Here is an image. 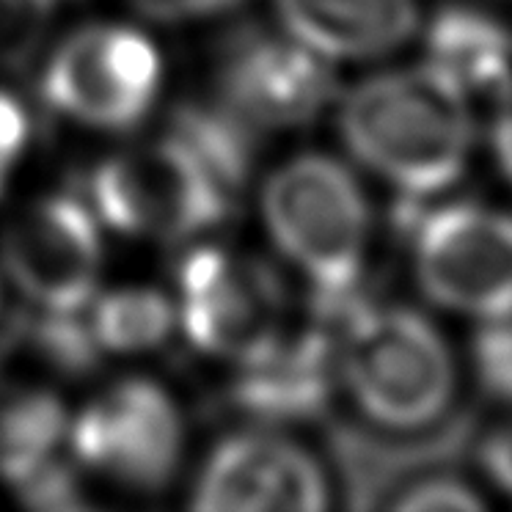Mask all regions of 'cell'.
<instances>
[{"label": "cell", "instance_id": "d6986e66", "mask_svg": "<svg viewBox=\"0 0 512 512\" xmlns=\"http://www.w3.org/2000/svg\"><path fill=\"white\" fill-rule=\"evenodd\" d=\"M56 0H0V67H23L45 36Z\"/></svg>", "mask_w": 512, "mask_h": 512}, {"label": "cell", "instance_id": "d4e9b609", "mask_svg": "<svg viewBox=\"0 0 512 512\" xmlns=\"http://www.w3.org/2000/svg\"><path fill=\"white\" fill-rule=\"evenodd\" d=\"M479 457H482V466L488 471V477L504 493L512 496V427L490 433L479 444Z\"/></svg>", "mask_w": 512, "mask_h": 512}, {"label": "cell", "instance_id": "9a60e30c", "mask_svg": "<svg viewBox=\"0 0 512 512\" xmlns=\"http://www.w3.org/2000/svg\"><path fill=\"white\" fill-rule=\"evenodd\" d=\"M427 67L444 75L471 105L512 94V34L474 6H446L427 31Z\"/></svg>", "mask_w": 512, "mask_h": 512}, {"label": "cell", "instance_id": "8fae6325", "mask_svg": "<svg viewBox=\"0 0 512 512\" xmlns=\"http://www.w3.org/2000/svg\"><path fill=\"white\" fill-rule=\"evenodd\" d=\"M328 482L306 449L273 433L226 438L204 463L193 507L218 512H317Z\"/></svg>", "mask_w": 512, "mask_h": 512}, {"label": "cell", "instance_id": "8992f818", "mask_svg": "<svg viewBox=\"0 0 512 512\" xmlns=\"http://www.w3.org/2000/svg\"><path fill=\"white\" fill-rule=\"evenodd\" d=\"M177 284L185 334L210 356L245 364L287 328L281 279L256 259L199 248L179 262Z\"/></svg>", "mask_w": 512, "mask_h": 512}, {"label": "cell", "instance_id": "cb8c5ba5", "mask_svg": "<svg viewBox=\"0 0 512 512\" xmlns=\"http://www.w3.org/2000/svg\"><path fill=\"white\" fill-rule=\"evenodd\" d=\"M135 9L152 20L163 23H182V20H199V17H212L226 9L237 6L240 0H127Z\"/></svg>", "mask_w": 512, "mask_h": 512}, {"label": "cell", "instance_id": "44dd1931", "mask_svg": "<svg viewBox=\"0 0 512 512\" xmlns=\"http://www.w3.org/2000/svg\"><path fill=\"white\" fill-rule=\"evenodd\" d=\"M391 510L405 512H441V510H482L485 501L468 482H463L449 471H435L430 477H422L405 488L397 499L389 504Z\"/></svg>", "mask_w": 512, "mask_h": 512}, {"label": "cell", "instance_id": "603a6c76", "mask_svg": "<svg viewBox=\"0 0 512 512\" xmlns=\"http://www.w3.org/2000/svg\"><path fill=\"white\" fill-rule=\"evenodd\" d=\"M25 133H28V122L23 108L9 94L0 91V190L23 155Z\"/></svg>", "mask_w": 512, "mask_h": 512}, {"label": "cell", "instance_id": "7c38bea8", "mask_svg": "<svg viewBox=\"0 0 512 512\" xmlns=\"http://www.w3.org/2000/svg\"><path fill=\"white\" fill-rule=\"evenodd\" d=\"M339 380L336 334L320 314L312 323L284 334L262 353L240 364L237 378L226 386V411L248 422L276 427L317 419L328 408Z\"/></svg>", "mask_w": 512, "mask_h": 512}, {"label": "cell", "instance_id": "5bb4252c", "mask_svg": "<svg viewBox=\"0 0 512 512\" xmlns=\"http://www.w3.org/2000/svg\"><path fill=\"white\" fill-rule=\"evenodd\" d=\"M281 23L325 58H375L416 31V0H276Z\"/></svg>", "mask_w": 512, "mask_h": 512}, {"label": "cell", "instance_id": "7402d4cb", "mask_svg": "<svg viewBox=\"0 0 512 512\" xmlns=\"http://www.w3.org/2000/svg\"><path fill=\"white\" fill-rule=\"evenodd\" d=\"M25 504L39 510H83L89 507V499L83 493L75 471L64 463H56L53 457L36 466L31 474L14 482Z\"/></svg>", "mask_w": 512, "mask_h": 512}, {"label": "cell", "instance_id": "52a82bcc", "mask_svg": "<svg viewBox=\"0 0 512 512\" xmlns=\"http://www.w3.org/2000/svg\"><path fill=\"white\" fill-rule=\"evenodd\" d=\"M160 86V58L146 36L119 25H91L69 36L47 61L45 100L69 119L127 130L146 116Z\"/></svg>", "mask_w": 512, "mask_h": 512}, {"label": "cell", "instance_id": "277c9868", "mask_svg": "<svg viewBox=\"0 0 512 512\" xmlns=\"http://www.w3.org/2000/svg\"><path fill=\"white\" fill-rule=\"evenodd\" d=\"M89 188L113 229L166 243L218 226L234 204L174 135L113 155L94 171Z\"/></svg>", "mask_w": 512, "mask_h": 512}, {"label": "cell", "instance_id": "ac0fdd59", "mask_svg": "<svg viewBox=\"0 0 512 512\" xmlns=\"http://www.w3.org/2000/svg\"><path fill=\"white\" fill-rule=\"evenodd\" d=\"M174 317V303L163 292L116 290L94 306L89 320L100 347L135 353L166 342Z\"/></svg>", "mask_w": 512, "mask_h": 512}, {"label": "cell", "instance_id": "2e32d148", "mask_svg": "<svg viewBox=\"0 0 512 512\" xmlns=\"http://www.w3.org/2000/svg\"><path fill=\"white\" fill-rule=\"evenodd\" d=\"M168 135L188 146L229 199L237 201L254 171L259 130L226 102H182L168 119Z\"/></svg>", "mask_w": 512, "mask_h": 512}, {"label": "cell", "instance_id": "484cf974", "mask_svg": "<svg viewBox=\"0 0 512 512\" xmlns=\"http://www.w3.org/2000/svg\"><path fill=\"white\" fill-rule=\"evenodd\" d=\"M493 149L504 174L512 179V94L499 102V111L493 119Z\"/></svg>", "mask_w": 512, "mask_h": 512}, {"label": "cell", "instance_id": "9c48e42d", "mask_svg": "<svg viewBox=\"0 0 512 512\" xmlns=\"http://www.w3.org/2000/svg\"><path fill=\"white\" fill-rule=\"evenodd\" d=\"M336 91L328 58L295 36L243 28L221 47L218 97L256 130L314 122Z\"/></svg>", "mask_w": 512, "mask_h": 512}, {"label": "cell", "instance_id": "ffe728a7", "mask_svg": "<svg viewBox=\"0 0 512 512\" xmlns=\"http://www.w3.org/2000/svg\"><path fill=\"white\" fill-rule=\"evenodd\" d=\"M474 369L493 400L512 405V314L485 320L474 339Z\"/></svg>", "mask_w": 512, "mask_h": 512}, {"label": "cell", "instance_id": "6da1fadb", "mask_svg": "<svg viewBox=\"0 0 512 512\" xmlns=\"http://www.w3.org/2000/svg\"><path fill=\"white\" fill-rule=\"evenodd\" d=\"M347 149L408 199L449 188L474 144L471 102L433 67L397 69L358 83L339 108Z\"/></svg>", "mask_w": 512, "mask_h": 512}, {"label": "cell", "instance_id": "3957f363", "mask_svg": "<svg viewBox=\"0 0 512 512\" xmlns=\"http://www.w3.org/2000/svg\"><path fill=\"white\" fill-rule=\"evenodd\" d=\"M265 221L284 256L312 281L317 312H339L361 295L369 248V204L334 157L301 155L265 188Z\"/></svg>", "mask_w": 512, "mask_h": 512}, {"label": "cell", "instance_id": "4fadbf2b", "mask_svg": "<svg viewBox=\"0 0 512 512\" xmlns=\"http://www.w3.org/2000/svg\"><path fill=\"white\" fill-rule=\"evenodd\" d=\"M468 435H471V424L449 422L435 433L422 430L419 438L397 444V441L372 438L356 427H336L331 433V446H334L339 474L345 479L350 504L389 507L413 482L430 477L435 471H446V466L468 444Z\"/></svg>", "mask_w": 512, "mask_h": 512}, {"label": "cell", "instance_id": "e0dca14e", "mask_svg": "<svg viewBox=\"0 0 512 512\" xmlns=\"http://www.w3.org/2000/svg\"><path fill=\"white\" fill-rule=\"evenodd\" d=\"M64 424L58 397L0 375V477L17 482L50 460Z\"/></svg>", "mask_w": 512, "mask_h": 512}, {"label": "cell", "instance_id": "30bf717a", "mask_svg": "<svg viewBox=\"0 0 512 512\" xmlns=\"http://www.w3.org/2000/svg\"><path fill=\"white\" fill-rule=\"evenodd\" d=\"M0 259L9 279L39 309L80 312L100 279V234L80 201L50 196L6 226Z\"/></svg>", "mask_w": 512, "mask_h": 512}, {"label": "cell", "instance_id": "ba28073f", "mask_svg": "<svg viewBox=\"0 0 512 512\" xmlns=\"http://www.w3.org/2000/svg\"><path fill=\"white\" fill-rule=\"evenodd\" d=\"M72 446L91 471L130 490L157 493L174 479L182 455L177 405L149 380L113 383L78 416Z\"/></svg>", "mask_w": 512, "mask_h": 512}, {"label": "cell", "instance_id": "5b68a950", "mask_svg": "<svg viewBox=\"0 0 512 512\" xmlns=\"http://www.w3.org/2000/svg\"><path fill=\"white\" fill-rule=\"evenodd\" d=\"M413 268L424 295L479 320L512 314V215L446 204L411 218Z\"/></svg>", "mask_w": 512, "mask_h": 512}, {"label": "cell", "instance_id": "7a4b0ae2", "mask_svg": "<svg viewBox=\"0 0 512 512\" xmlns=\"http://www.w3.org/2000/svg\"><path fill=\"white\" fill-rule=\"evenodd\" d=\"M323 320L336 334L339 380L372 422L416 433L444 419L455 394V361L427 317L358 295Z\"/></svg>", "mask_w": 512, "mask_h": 512}]
</instances>
